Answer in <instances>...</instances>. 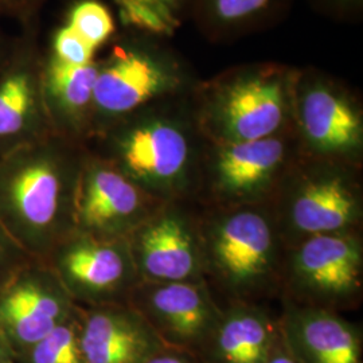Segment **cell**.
<instances>
[{
    "mask_svg": "<svg viewBox=\"0 0 363 363\" xmlns=\"http://www.w3.org/2000/svg\"><path fill=\"white\" fill-rule=\"evenodd\" d=\"M191 94L147 105L86 147L156 201H186L201 190L208 143Z\"/></svg>",
    "mask_w": 363,
    "mask_h": 363,
    "instance_id": "1",
    "label": "cell"
},
{
    "mask_svg": "<svg viewBox=\"0 0 363 363\" xmlns=\"http://www.w3.org/2000/svg\"><path fill=\"white\" fill-rule=\"evenodd\" d=\"M86 145L50 133L0 156V228L33 259L74 233Z\"/></svg>",
    "mask_w": 363,
    "mask_h": 363,
    "instance_id": "2",
    "label": "cell"
},
{
    "mask_svg": "<svg viewBox=\"0 0 363 363\" xmlns=\"http://www.w3.org/2000/svg\"><path fill=\"white\" fill-rule=\"evenodd\" d=\"M296 76V66L261 61L201 78L191 97L206 140L250 142L292 128Z\"/></svg>",
    "mask_w": 363,
    "mask_h": 363,
    "instance_id": "3",
    "label": "cell"
},
{
    "mask_svg": "<svg viewBox=\"0 0 363 363\" xmlns=\"http://www.w3.org/2000/svg\"><path fill=\"white\" fill-rule=\"evenodd\" d=\"M169 40L118 30L101 50L104 54L97 58L89 143L147 105L194 91L201 77Z\"/></svg>",
    "mask_w": 363,
    "mask_h": 363,
    "instance_id": "4",
    "label": "cell"
},
{
    "mask_svg": "<svg viewBox=\"0 0 363 363\" xmlns=\"http://www.w3.org/2000/svg\"><path fill=\"white\" fill-rule=\"evenodd\" d=\"M205 280L250 298L272 286L281 269L283 240L267 203L220 208L199 223Z\"/></svg>",
    "mask_w": 363,
    "mask_h": 363,
    "instance_id": "5",
    "label": "cell"
},
{
    "mask_svg": "<svg viewBox=\"0 0 363 363\" xmlns=\"http://www.w3.org/2000/svg\"><path fill=\"white\" fill-rule=\"evenodd\" d=\"M273 216L283 244L349 233L362 220L358 167L301 155L274 191Z\"/></svg>",
    "mask_w": 363,
    "mask_h": 363,
    "instance_id": "6",
    "label": "cell"
},
{
    "mask_svg": "<svg viewBox=\"0 0 363 363\" xmlns=\"http://www.w3.org/2000/svg\"><path fill=\"white\" fill-rule=\"evenodd\" d=\"M294 128L304 156L359 167L363 111L343 81L318 67H298L294 89Z\"/></svg>",
    "mask_w": 363,
    "mask_h": 363,
    "instance_id": "7",
    "label": "cell"
},
{
    "mask_svg": "<svg viewBox=\"0 0 363 363\" xmlns=\"http://www.w3.org/2000/svg\"><path fill=\"white\" fill-rule=\"evenodd\" d=\"M295 128L237 143H208L201 190L220 208L267 203L300 156Z\"/></svg>",
    "mask_w": 363,
    "mask_h": 363,
    "instance_id": "8",
    "label": "cell"
},
{
    "mask_svg": "<svg viewBox=\"0 0 363 363\" xmlns=\"http://www.w3.org/2000/svg\"><path fill=\"white\" fill-rule=\"evenodd\" d=\"M286 280L294 295L337 311L362 289L363 247L357 232L312 235L288 247Z\"/></svg>",
    "mask_w": 363,
    "mask_h": 363,
    "instance_id": "9",
    "label": "cell"
},
{
    "mask_svg": "<svg viewBox=\"0 0 363 363\" xmlns=\"http://www.w3.org/2000/svg\"><path fill=\"white\" fill-rule=\"evenodd\" d=\"M45 261L78 307L127 303L140 283L127 240L70 234Z\"/></svg>",
    "mask_w": 363,
    "mask_h": 363,
    "instance_id": "10",
    "label": "cell"
},
{
    "mask_svg": "<svg viewBox=\"0 0 363 363\" xmlns=\"http://www.w3.org/2000/svg\"><path fill=\"white\" fill-rule=\"evenodd\" d=\"M37 31V23L23 26L0 61V156L54 133L43 100L45 50Z\"/></svg>",
    "mask_w": 363,
    "mask_h": 363,
    "instance_id": "11",
    "label": "cell"
},
{
    "mask_svg": "<svg viewBox=\"0 0 363 363\" xmlns=\"http://www.w3.org/2000/svg\"><path fill=\"white\" fill-rule=\"evenodd\" d=\"M184 202L160 203L125 238L140 281H206L199 223Z\"/></svg>",
    "mask_w": 363,
    "mask_h": 363,
    "instance_id": "12",
    "label": "cell"
},
{
    "mask_svg": "<svg viewBox=\"0 0 363 363\" xmlns=\"http://www.w3.org/2000/svg\"><path fill=\"white\" fill-rule=\"evenodd\" d=\"M160 203L86 147L78 179L74 233L125 240Z\"/></svg>",
    "mask_w": 363,
    "mask_h": 363,
    "instance_id": "13",
    "label": "cell"
},
{
    "mask_svg": "<svg viewBox=\"0 0 363 363\" xmlns=\"http://www.w3.org/2000/svg\"><path fill=\"white\" fill-rule=\"evenodd\" d=\"M77 308L49 264L30 259L0 289V335L16 358Z\"/></svg>",
    "mask_w": 363,
    "mask_h": 363,
    "instance_id": "14",
    "label": "cell"
},
{
    "mask_svg": "<svg viewBox=\"0 0 363 363\" xmlns=\"http://www.w3.org/2000/svg\"><path fill=\"white\" fill-rule=\"evenodd\" d=\"M128 303L143 315L167 346L195 355L222 311L208 281H140L132 291Z\"/></svg>",
    "mask_w": 363,
    "mask_h": 363,
    "instance_id": "15",
    "label": "cell"
},
{
    "mask_svg": "<svg viewBox=\"0 0 363 363\" xmlns=\"http://www.w3.org/2000/svg\"><path fill=\"white\" fill-rule=\"evenodd\" d=\"M79 308L85 363H144L167 346L128 301Z\"/></svg>",
    "mask_w": 363,
    "mask_h": 363,
    "instance_id": "16",
    "label": "cell"
},
{
    "mask_svg": "<svg viewBox=\"0 0 363 363\" xmlns=\"http://www.w3.org/2000/svg\"><path fill=\"white\" fill-rule=\"evenodd\" d=\"M277 322L298 363H362L361 330L334 310L289 303Z\"/></svg>",
    "mask_w": 363,
    "mask_h": 363,
    "instance_id": "17",
    "label": "cell"
},
{
    "mask_svg": "<svg viewBox=\"0 0 363 363\" xmlns=\"http://www.w3.org/2000/svg\"><path fill=\"white\" fill-rule=\"evenodd\" d=\"M96 76L97 61L89 65H67L45 52L43 100L55 135L88 145Z\"/></svg>",
    "mask_w": 363,
    "mask_h": 363,
    "instance_id": "18",
    "label": "cell"
},
{
    "mask_svg": "<svg viewBox=\"0 0 363 363\" xmlns=\"http://www.w3.org/2000/svg\"><path fill=\"white\" fill-rule=\"evenodd\" d=\"M277 331L268 312L241 301L220 311L196 357L201 363H264Z\"/></svg>",
    "mask_w": 363,
    "mask_h": 363,
    "instance_id": "19",
    "label": "cell"
},
{
    "mask_svg": "<svg viewBox=\"0 0 363 363\" xmlns=\"http://www.w3.org/2000/svg\"><path fill=\"white\" fill-rule=\"evenodd\" d=\"M296 0H191L189 21L211 43H232L279 26Z\"/></svg>",
    "mask_w": 363,
    "mask_h": 363,
    "instance_id": "20",
    "label": "cell"
},
{
    "mask_svg": "<svg viewBox=\"0 0 363 363\" xmlns=\"http://www.w3.org/2000/svg\"><path fill=\"white\" fill-rule=\"evenodd\" d=\"M123 30L171 39L190 16L191 0H113Z\"/></svg>",
    "mask_w": 363,
    "mask_h": 363,
    "instance_id": "21",
    "label": "cell"
},
{
    "mask_svg": "<svg viewBox=\"0 0 363 363\" xmlns=\"http://www.w3.org/2000/svg\"><path fill=\"white\" fill-rule=\"evenodd\" d=\"M13 359L16 363H85L81 349V308Z\"/></svg>",
    "mask_w": 363,
    "mask_h": 363,
    "instance_id": "22",
    "label": "cell"
},
{
    "mask_svg": "<svg viewBox=\"0 0 363 363\" xmlns=\"http://www.w3.org/2000/svg\"><path fill=\"white\" fill-rule=\"evenodd\" d=\"M64 23L100 52L118 33L116 16L103 0H74Z\"/></svg>",
    "mask_w": 363,
    "mask_h": 363,
    "instance_id": "23",
    "label": "cell"
},
{
    "mask_svg": "<svg viewBox=\"0 0 363 363\" xmlns=\"http://www.w3.org/2000/svg\"><path fill=\"white\" fill-rule=\"evenodd\" d=\"M46 54L62 64L84 66L96 62L100 52L62 23L52 31Z\"/></svg>",
    "mask_w": 363,
    "mask_h": 363,
    "instance_id": "24",
    "label": "cell"
},
{
    "mask_svg": "<svg viewBox=\"0 0 363 363\" xmlns=\"http://www.w3.org/2000/svg\"><path fill=\"white\" fill-rule=\"evenodd\" d=\"M315 13L337 23H358L363 18V0H306Z\"/></svg>",
    "mask_w": 363,
    "mask_h": 363,
    "instance_id": "25",
    "label": "cell"
},
{
    "mask_svg": "<svg viewBox=\"0 0 363 363\" xmlns=\"http://www.w3.org/2000/svg\"><path fill=\"white\" fill-rule=\"evenodd\" d=\"M30 259L33 257L0 228V289Z\"/></svg>",
    "mask_w": 363,
    "mask_h": 363,
    "instance_id": "26",
    "label": "cell"
},
{
    "mask_svg": "<svg viewBox=\"0 0 363 363\" xmlns=\"http://www.w3.org/2000/svg\"><path fill=\"white\" fill-rule=\"evenodd\" d=\"M48 0H0V18H9L22 26L37 23Z\"/></svg>",
    "mask_w": 363,
    "mask_h": 363,
    "instance_id": "27",
    "label": "cell"
},
{
    "mask_svg": "<svg viewBox=\"0 0 363 363\" xmlns=\"http://www.w3.org/2000/svg\"><path fill=\"white\" fill-rule=\"evenodd\" d=\"M144 363H201L199 358L190 351L164 346L151 355Z\"/></svg>",
    "mask_w": 363,
    "mask_h": 363,
    "instance_id": "28",
    "label": "cell"
},
{
    "mask_svg": "<svg viewBox=\"0 0 363 363\" xmlns=\"http://www.w3.org/2000/svg\"><path fill=\"white\" fill-rule=\"evenodd\" d=\"M264 363H298L296 357L292 354V351L289 350L286 339L280 331V327Z\"/></svg>",
    "mask_w": 363,
    "mask_h": 363,
    "instance_id": "29",
    "label": "cell"
},
{
    "mask_svg": "<svg viewBox=\"0 0 363 363\" xmlns=\"http://www.w3.org/2000/svg\"><path fill=\"white\" fill-rule=\"evenodd\" d=\"M13 355L4 337L0 335V363H7L13 361Z\"/></svg>",
    "mask_w": 363,
    "mask_h": 363,
    "instance_id": "30",
    "label": "cell"
},
{
    "mask_svg": "<svg viewBox=\"0 0 363 363\" xmlns=\"http://www.w3.org/2000/svg\"><path fill=\"white\" fill-rule=\"evenodd\" d=\"M11 38H13V37H9V35L3 31V28L0 27V61H1V58L4 57L7 49H9V45H10V42H11Z\"/></svg>",
    "mask_w": 363,
    "mask_h": 363,
    "instance_id": "31",
    "label": "cell"
},
{
    "mask_svg": "<svg viewBox=\"0 0 363 363\" xmlns=\"http://www.w3.org/2000/svg\"><path fill=\"white\" fill-rule=\"evenodd\" d=\"M7 363H16V362H15V359H13V361H10V362H7Z\"/></svg>",
    "mask_w": 363,
    "mask_h": 363,
    "instance_id": "32",
    "label": "cell"
}]
</instances>
